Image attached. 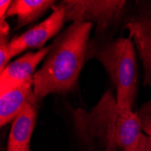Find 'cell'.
<instances>
[{"label": "cell", "instance_id": "1", "mask_svg": "<svg viewBox=\"0 0 151 151\" xmlns=\"http://www.w3.org/2000/svg\"><path fill=\"white\" fill-rule=\"evenodd\" d=\"M91 23H73L51 45L44 64L34 75L37 100L51 93L64 94L76 85L88 53Z\"/></svg>", "mask_w": 151, "mask_h": 151}, {"label": "cell", "instance_id": "2", "mask_svg": "<svg viewBox=\"0 0 151 151\" xmlns=\"http://www.w3.org/2000/svg\"><path fill=\"white\" fill-rule=\"evenodd\" d=\"M73 116L79 135L86 141L99 139L106 151H125L142 133L138 113L122 109L111 91H106L91 111L74 109Z\"/></svg>", "mask_w": 151, "mask_h": 151}, {"label": "cell", "instance_id": "3", "mask_svg": "<svg viewBox=\"0 0 151 151\" xmlns=\"http://www.w3.org/2000/svg\"><path fill=\"white\" fill-rule=\"evenodd\" d=\"M89 53L104 66L109 73L117 91L118 105L125 111H132L138 76L135 46L131 38H119L91 49Z\"/></svg>", "mask_w": 151, "mask_h": 151}, {"label": "cell", "instance_id": "4", "mask_svg": "<svg viewBox=\"0 0 151 151\" xmlns=\"http://www.w3.org/2000/svg\"><path fill=\"white\" fill-rule=\"evenodd\" d=\"M65 11V22L95 23L98 30H104L119 18L124 0H64L60 3Z\"/></svg>", "mask_w": 151, "mask_h": 151}, {"label": "cell", "instance_id": "5", "mask_svg": "<svg viewBox=\"0 0 151 151\" xmlns=\"http://www.w3.org/2000/svg\"><path fill=\"white\" fill-rule=\"evenodd\" d=\"M52 8L53 10L49 17L42 23L9 41L7 49L11 58L27 49L41 50L45 47V43L49 39L59 33L65 23V11L60 4Z\"/></svg>", "mask_w": 151, "mask_h": 151}, {"label": "cell", "instance_id": "6", "mask_svg": "<svg viewBox=\"0 0 151 151\" xmlns=\"http://www.w3.org/2000/svg\"><path fill=\"white\" fill-rule=\"evenodd\" d=\"M52 45L45 46L37 52H29L0 72V92L19 86L34 79L36 67L49 53Z\"/></svg>", "mask_w": 151, "mask_h": 151}, {"label": "cell", "instance_id": "7", "mask_svg": "<svg viewBox=\"0 0 151 151\" xmlns=\"http://www.w3.org/2000/svg\"><path fill=\"white\" fill-rule=\"evenodd\" d=\"M37 101L34 91V79L4 92H0L1 127L13 121L27 105H35Z\"/></svg>", "mask_w": 151, "mask_h": 151}, {"label": "cell", "instance_id": "8", "mask_svg": "<svg viewBox=\"0 0 151 151\" xmlns=\"http://www.w3.org/2000/svg\"><path fill=\"white\" fill-rule=\"evenodd\" d=\"M126 28L129 31L142 60L144 84H151V15L129 22Z\"/></svg>", "mask_w": 151, "mask_h": 151}, {"label": "cell", "instance_id": "9", "mask_svg": "<svg viewBox=\"0 0 151 151\" xmlns=\"http://www.w3.org/2000/svg\"><path fill=\"white\" fill-rule=\"evenodd\" d=\"M36 111L35 105H27L13 120L9 132L6 151H25L35 125Z\"/></svg>", "mask_w": 151, "mask_h": 151}, {"label": "cell", "instance_id": "10", "mask_svg": "<svg viewBox=\"0 0 151 151\" xmlns=\"http://www.w3.org/2000/svg\"><path fill=\"white\" fill-rule=\"evenodd\" d=\"M53 0H15L7 13L8 17H17L18 27L28 24L37 19L50 7H53Z\"/></svg>", "mask_w": 151, "mask_h": 151}, {"label": "cell", "instance_id": "11", "mask_svg": "<svg viewBox=\"0 0 151 151\" xmlns=\"http://www.w3.org/2000/svg\"><path fill=\"white\" fill-rule=\"evenodd\" d=\"M8 43L9 41L7 40V37L0 38V72H2L9 64L8 63L11 60L7 49Z\"/></svg>", "mask_w": 151, "mask_h": 151}, {"label": "cell", "instance_id": "12", "mask_svg": "<svg viewBox=\"0 0 151 151\" xmlns=\"http://www.w3.org/2000/svg\"><path fill=\"white\" fill-rule=\"evenodd\" d=\"M125 151H151V136L142 132L136 144Z\"/></svg>", "mask_w": 151, "mask_h": 151}, {"label": "cell", "instance_id": "13", "mask_svg": "<svg viewBox=\"0 0 151 151\" xmlns=\"http://www.w3.org/2000/svg\"><path fill=\"white\" fill-rule=\"evenodd\" d=\"M13 1L11 0H1L0 1V24H5L6 18V13Z\"/></svg>", "mask_w": 151, "mask_h": 151}, {"label": "cell", "instance_id": "14", "mask_svg": "<svg viewBox=\"0 0 151 151\" xmlns=\"http://www.w3.org/2000/svg\"><path fill=\"white\" fill-rule=\"evenodd\" d=\"M142 130L145 134L151 136V120H143L141 121Z\"/></svg>", "mask_w": 151, "mask_h": 151}, {"label": "cell", "instance_id": "15", "mask_svg": "<svg viewBox=\"0 0 151 151\" xmlns=\"http://www.w3.org/2000/svg\"><path fill=\"white\" fill-rule=\"evenodd\" d=\"M140 120H151V104L147 107V111H144V115H139Z\"/></svg>", "mask_w": 151, "mask_h": 151}, {"label": "cell", "instance_id": "16", "mask_svg": "<svg viewBox=\"0 0 151 151\" xmlns=\"http://www.w3.org/2000/svg\"><path fill=\"white\" fill-rule=\"evenodd\" d=\"M25 151H30V149H29V148H27V149H26Z\"/></svg>", "mask_w": 151, "mask_h": 151}]
</instances>
